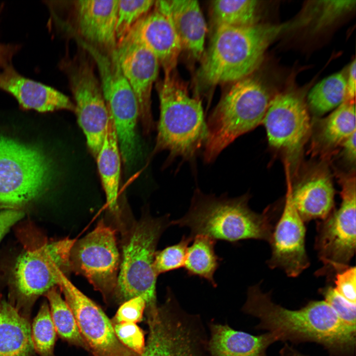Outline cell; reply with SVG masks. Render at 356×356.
<instances>
[{
	"label": "cell",
	"mask_w": 356,
	"mask_h": 356,
	"mask_svg": "<svg viewBox=\"0 0 356 356\" xmlns=\"http://www.w3.org/2000/svg\"><path fill=\"white\" fill-rule=\"evenodd\" d=\"M242 310L257 317L258 329L274 334L278 340L312 342L323 346L332 355L348 356L354 352L356 328L342 321L325 301H311L291 310L271 300L260 284L250 286Z\"/></svg>",
	"instance_id": "obj_1"
},
{
	"label": "cell",
	"mask_w": 356,
	"mask_h": 356,
	"mask_svg": "<svg viewBox=\"0 0 356 356\" xmlns=\"http://www.w3.org/2000/svg\"><path fill=\"white\" fill-rule=\"evenodd\" d=\"M246 195L228 198L205 194L197 189L188 211L171 225L186 227L190 236L204 235L232 244L245 239L262 240L269 243L275 218L269 211H252Z\"/></svg>",
	"instance_id": "obj_2"
},
{
	"label": "cell",
	"mask_w": 356,
	"mask_h": 356,
	"mask_svg": "<svg viewBox=\"0 0 356 356\" xmlns=\"http://www.w3.org/2000/svg\"><path fill=\"white\" fill-rule=\"evenodd\" d=\"M291 24L217 26L200 76L209 85L235 82L259 66L269 44Z\"/></svg>",
	"instance_id": "obj_3"
},
{
	"label": "cell",
	"mask_w": 356,
	"mask_h": 356,
	"mask_svg": "<svg viewBox=\"0 0 356 356\" xmlns=\"http://www.w3.org/2000/svg\"><path fill=\"white\" fill-rule=\"evenodd\" d=\"M158 91L160 113L154 151L167 150L170 159L194 158L207 136L201 102L191 97L171 73L165 74Z\"/></svg>",
	"instance_id": "obj_4"
},
{
	"label": "cell",
	"mask_w": 356,
	"mask_h": 356,
	"mask_svg": "<svg viewBox=\"0 0 356 356\" xmlns=\"http://www.w3.org/2000/svg\"><path fill=\"white\" fill-rule=\"evenodd\" d=\"M171 225L169 215L154 218L146 216L126 233L122 244L117 283L113 299L118 304L136 297L146 302V314L157 309V275L153 264L156 247Z\"/></svg>",
	"instance_id": "obj_5"
},
{
	"label": "cell",
	"mask_w": 356,
	"mask_h": 356,
	"mask_svg": "<svg viewBox=\"0 0 356 356\" xmlns=\"http://www.w3.org/2000/svg\"><path fill=\"white\" fill-rule=\"evenodd\" d=\"M233 83L206 122L203 156L207 163L214 161L239 136L262 124L270 101L257 80L245 78Z\"/></svg>",
	"instance_id": "obj_6"
},
{
	"label": "cell",
	"mask_w": 356,
	"mask_h": 356,
	"mask_svg": "<svg viewBox=\"0 0 356 356\" xmlns=\"http://www.w3.org/2000/svg\"><path fill=\"white\" fill-rule=\"evenodd\" d=\"M54 176L52 162L43 151L0 135V204L19 206L36 200Z\"/></svg>",
	"instance_id": "obj_7"
},
{
	"label": "cell",
	"mask_w": 356,
	"mask_h": 356,
	"mask_svg": "<svg viewBox=\"0 0 356 356\" xmlns=\"http://www.w3.org/2000/svg\"><path fill=\"white\" fill-rule=\"evenodd\" d=\"M146 316L149 334L140 356H209L201 318L182 309L171 289L164 303Z\"/></svg>",
	"instance_id": "obj_8"
},
{
	"label": "cell",
	"mask_w": 356,
	"mask_h": 356,
	"mask_svg": "<svg viewBox=\"0 0 356 356\" xmlns=\"http://www.w3.org/2000/svg\"><path fill=\"white\" fill-rule=\"evenodd\" d=\"M94 66L89 54L80 45L75 55H66L59 63L74 97L78 123L95 158L105 136L109 115Z\"/></svg>",
	"instance_id": "obj_9"
},
{
	"label": "cell",
	"mask_w": 356,
	"mask_h": 356,
	"mask_svg": "<svg viewBox=\"0 0 356 356\" xmlns=\"http://www.w3.org/2000/svg\"><path fill=\"white\" fill-rule=\"evenodd\" d=\"M82 46L97 69L103 95L114 121L121 157L125 165L130 166L139 151L136 134L139 108L136 96L122 72L115 50L108 54L87 44Z\"/></svg>",
	"instance_id": "obj_10"
},
{
	"label": "cell",
	"mask_w": 356,
	"mask_h": 356,
	"mask_svg": "<svg viewBox=\"0 0 356 356\" xmlns=\"http://www.w3.org/2000/svg\"><path fill=\"white\" fill-rule=\"evenodd\" d=\"M341 178L340 207L317 225L314 247L323 264L317 275L329 277L345 269L356 252V178Z\"/></svg>",
	"instance_id": "obj_11"
},
{
	"label": "cell",
	"mask_w": 356,
	"mask_h": 356,
	"mask_svg": "<svg viewBox=\"0 0 356 356\" xmlns=\"http://www.w3.org/2000/svg\"><path fill=\"white\" fill-rule=\"evenodd\" d=\"M71 271L86 278L107 302L113 299L120 265L115 230L100 220L76 241L70 257Z\"/></svg>",
	"instance_id": "obj_12"
},
{
	"label": "cell",
	"mask_w": 356,
	"mask_h": 356,
	"mask_svg": "<svg viewBox=\"0 0 356 356\" xmlns=\"http://www.w3.org/2000/svg\"><path fill=\"white\" fill-rule=\"evenodd\" d=\"M75 241L68 237L51 241L19 256L13 284L22 301L32 302L58 286L61 275L71 271L70 253Z\"/></svg>",
	"instance_id": "obj_13"
},
{
	"label": "cell",
	"mask_w": 356,
	"mask_h": 356,
	"mask_svg": "<svg viewBox=\"0 0 356 356\" xmlns=\"http://www.w3.org/2000/svg\"><path fill=\"white\" fill-rule=\"evenodd\" d=\"M118 0H78L72 3V20L51 18L64 32L101 52L111 53L117 40L116 25Z\"/></svg>",
	"instance_id": "obj_14"
},
{
	"label": "cell",
	"mask_w": 356,
	"mask_h": 356,
	"mask_svg": "<svg viewBox=\"0 0 356 356\" xmlns=\"http://www.w3.org/2000/svg\"><path fill=\"white\" fill-rule=\"evenodd\" d=\"M58 286L94 356H110L129 350L119 341L111 321L102 309L75 286L66 275L60 276Z\"/></svg>",
	"instance_id": "obj_15"
},
{
	"label": "cell",
	"mask_w": 356,
	"mask_h": 356,
	"mask_svg": "<svg viewBox=\"0 0 356 356\" xmlns=\"http://www.w3.org/2000/svg\"><path fill=\"white\" fill-rule=\"evenodd\" d=\"M115 52L122 72L136 96L143 132L148 134L154 128L151 96L160 63L150 49L128 35L117 43Z\"/></svg>",
	"instance_id": "obj_16"
},
{
	"label": "cell",
	"mask_w": 356,
	"mask_h": 356,
	"mask_svg": "<svg viewBox=\"0 0 356 356\" xmlns=\"http://www.w3.org/2000/svg\"><path fill=\"white\" fill-rule=\"evenodd\" d=\"M284 208L272 234L271 255L267 261L271 268L283 270L289 277L300 275L310 266L305 248L306 228L293 203L289 175Z\"/></svg>",
	"instance_id": "obj_17"
},
{
	"label": "cell",
	"mask_w": 356,
	"mask_h": 356,
	"mask_svg": "<svg viewBox=\"0 0 356 356\" xmlns=\"http://www.w3.org/2000/svg\"><path fill=\"white\" fill-rule=\"evenodd\" d=\"M262 124L269 144L289 154L300 151L310 130V117L303 101L290 93L271 99Z\"/></svg>",
	"instance_id": "obj_18"
},
{
	"label": "cell",
	"mask_w": 356,
	"mask_h": 356,
	"mask_svg": "<svg viewBox=\"0 0 356 356\" xmlns=\"http://www.w3.org/2000/svg\"><path fill=\"white\" fill-rule=\"evenodd\" d=\"M153 8L126 35L146 46L157 58L165 74L171 73L182 46L168 13L166 0L155 1Z\"/></svg>",
	"instance_id": "obj_19"
},
{
	"label": "cell",
	"mask_w": 356,
	"mask_h": 356,
	"mask_svg": "<svg viewBox=\"0 0 356 356\" xmlns=\"http://www.w3.org/2000/svg\"><path fill=\"white\" fill-rule=\"evenodd\" d=\"M0 89L12 95L25 110L43 113L75 110L74 104L68 96L52 87L24 76L12 64L0 68Z\"/></svg>",
	"instance_id": "obj_20"
},
{
	"label": "cell",
	"mask_w": 356,
	"mask_h": 356,
	"mask_svg": "<svg viewBox=\"0 0 356 356\" xmlns=\"http://www.w3.org/2000/svg\"><path fill=\"white\" fill-rule=\"evenodd\" d=\"M293 203L303 221L322 220L333 210L334 189L328 174L314 172L291 189Z\"/></svg>",
	"instance_id": "obj_21"
},
{
	"label": "cell",
	"mask_w": 356,
	"mask_h": 356,
	"mask_svg": "<svg viewBox=\"0 0 356 356\" xmlns=\"http://www.w3.org/2000/svg\"><path fill=\"white\" fill-rule=\"evenodd\" d=\"M209 328V356H267V348L278 340L271 333L254 336L227 324L212 323Z\"/></svg>",
	"instance_id": "obj_22"
},
{
	"label": "cell",
	"mask_w": 356,
	"mask_h": 356,
	"mask_svg": "<svg viewBox=\"0 0 356 356\" xmlns=\"http://www.w3.org/2000/svg\"><path fill=\"white\" fill-rule=\"evenodd\" d=\"M168 13L180 42L196 58L202 56L206 24L198 2L193 0H166Z\"/></svg>",
	"instance_id": "obj_23"
},
{
	"label": "cell",
	"mask_w": 356,
	"mask_h": 356,
	"mask_svg": "<svg viewBox=\"0 0 356 356\" xmlns=\"http://www.w3.org/2000/svg\"><path fill=\"white\" fill-rule=\"evenodd\" d=\"M34 351L28 320L14 306L0 300V356H33Z\"/></svg>",
	"instance_id": "obj_24"
},
{
	"label": "cell",
	"mask_w": 356,
	"mask_h": 356,
	"mask_svg": "<svg viewBox=\"0 0 356 356\" xmlns=\"http://www.w3.org/2000/svg\"><path fill=\"white\" fill-rule=\"evenodd\" d=\"M109 115L105 136L95 159L107 206L111 212L116 213L119 210L121 155L114 121L109 111Z\"/></svg>",
	"instance_id": "obj_25"
},
{
	"label": "cell",
	"mask_w": 356,
	"mask_h": 356,
	"mask_svg": "<svg viewBox=\"0 0 356 356\" xmlns=\"http://www.w3.org/2000/svg\"><path fill=\"white\" fill-rule=\"evenodd\" d=\"M191 242L187 248L183 267L187 275L204 279L216 287L214 274L222 261L215 252L217 241L207 235H197Z\"/></svg>",
	"instance_id": "obj_26"
},
{
	"label": "cell",
	"mask_w": 356,
	"mask_h": 356,
	"mask_svg": "<svg viewBox=\"0 0 356 356\" xmlns=\"http://www.w3.org/2000/svg\"><path fill=\"white\" fill-rule=\"evenodd\" d=\"M347 99V80L340 72L319 82L312 88L308 96L310 108L319 115L337 108Z\"/></svg>",
	"instance_id": "obj_27"
},
{
	"label": "cell",
	"mask_w": 356,
	"mask_h": 356,
	"mask_svg": "<svg viewBox=\"0 0 356 356\" xmlns=\"http://www.w3.org/2000/svg\"><path fill=\"white\" fill-rule=\"evenodd\" d=\"M44 295L49 302L50 314L56 333L60 337L71 345L90 351L71 310L62 299L57 286L51 288Z\"/></svg>",
	"instance_id": "obj_28"
},
{
	"label": "cell",
	"mask_w": 356,
	"mask_h": 356,
	"mask_svg": "<svg viewBox=\"0 0 356 356\" xmlns=\"http://www.w3.org/2000/svg\"><path fill=\"white\" fill-rule=\"evenodd\" d=\"M354 102L346 101L335 109L322 123L321 139L328 147L341 145L356 132Z\"/></svg>",
	"instance_id": "obj_29"
},
{
	"label": "cell",
	"mask_w": 356,
	"mask_h": 356,
	"mask_svg": "<svg viewBox=\"0 0 356 356\" xmlns=\"http://www.w3.org/2000/svg\"><path fill=\"white\" fill-rule=\"evenodd\" d=\"M258 1L254 0H214L212 3L214 20L217 26H248L255 24Z\"/></svg>",
	"instance_id": "obj_30"
},
{
	"label": "cell",
	"mask_w": 356,
	"mask_h": 356,
	"mask_svg": "<svg viewBox=\"0 0 356 356\" xmlns=\"http://www.w3.org/2000/svg\"><path fill=\"white\" fill-rule=\"evenodd\" d=\"M31 337L34 350L40 356H55L56 331L46 302L42 305L34 319Z\"/></svg>",
	"instance_id": "obj_31"
},
{
	"label": "cell",
	"mask_w": 356,
	"mask_h": 356,
	"mask_svg": "<svg viewBox=\"0 0 356 356\" xmlns=\"http://www.w3.org/2000/svg\"><path fill=\"white\" fill-rule=\"evenodd\" d=\"M152 0H118L116 25L117 43L153 7Z\"/></svg>",
	"instance_id": "obj_32"
},
{
	"label": "cell",
	"mask_w": 356,
	"mask_h": 356,
	"mask_svg": "<svg viewBox=\"0 0 356 356\" xmlns=\"http://www.w3.org/2000/svg\"><path fill=\"white\" fill-rule=\"evenodd\" d=\"M192 240L190 236L183 235L178 243L156 251L153 266L157 276L184 267L187 248Z\"/></svg>",
	"instance_id": "obj_33"
},
{
	"label": "cell",
	"mask_w": 356,
	"mask_h": 356,
	"mask_svg": "<svg viewBox=\"0 0 356 356\" xmlns=\"http://www.w3.org/2000/svg\"><path fill=\"white\" fill-rule=\"evenodd\" d=\"M324 300L346 324L356 328V304L351 303L339 294L333 286L328 285L319 289Z\"/></svg>",
	"instance_id": "obj_34"
},
{
	"label": "cell",
	"mask_w": 356,
	"mask_h": 356,
	"mask_svg": "<svg viewBox=\"0 0 356 356\" xmlns=\"http://www.w3.org/2000/svg\"><path fill=\"white\" fill-rule=\"evenodd\" d=\"M112 325L119 341L126 348L141 356L145 345L143 330L135 323H121Z\"/></svg>",
	"instance_id": "obj_35"
},
{
	"label": "cell",
	"mask_w": 356,
	"mask_h": 356,
	"mask_svg": "<svg viewBox=\"0 0 356 356\" xmlns=\"http://www.w3.org/2000/svg\"><path fill=\"white\" fill-rule=\"evenodd\" d=\"M145 308L146 302L142 297L131 298L121 304L111 322L136 324L142 320Z\"/></svg>",
	"instance_id": "obj_36"
},
{
	"label": "cell",
	"mask_w": 356,
	"mask_h": 356,
	"mask_svg": "<svg viewBox=\"0 0 356 356\" xmlns=\"http://www.w3.org/2000/svg\"><path fill=\"white\" fill-rule=\"evenodd\" d=\"M320 12L315 25L317 30L328 25L338 16L351 9L356 3L355 0H326L319 1Z\"/></svg>",
	"instance_id": "obj_37"
},
{
	"label": "cell",
	"mask_w": 356,
	"mask_h": 356,
	"mask_svg": "<svg viewBox=\"0 0 356 356\" xmlns=\"http://www.w3.org/2000/svg\"><path fill=\"white\" fill-rule=\"evenodd\" d=\"M334 278L336 291L349 302L356 304V268L348 267L335 274Z\"/></svg>",
	"instance_id": "obj_38"
},
{
	"label": "cell",
	"mask_w": 356,
	"mask_h": 356,
	"mask_svg": "<svg viewBox=\"0 0 356 356\" xmlns=\"http://www.w3.org/2000/svg\"><path fill=\"white\" fill-rule=\"evenodd\" d=\"M24 216V212L17 209H6L0 212V242L10 228Z\"/></svg>",
	"instance_id": "obj_39"
},
{
	"label": "cell",
	"mask_w": 356,
	"mask_h": 356,
	"mask_svg": "<svg viewBox=\"0 0 356 356\" xmlns=\"http://www.w3.org/2000/svg\"><path fill=\"white\" fill-rule=\"evenodd\" d=\"M3 9V5L0 6V15ZM20 48L19 45L0 43V68L11 64L14 55Z\"/></svg>",
	"instance_id": "obj_40"
},
{
	"label": "cell",
	"mask_w": 356,
	"mask_h": 356,
	"mask_svg": "<svg viewBox=\"0 0 356 356\" xmlns=\"http://www.w3.org/2000/svg\"><path fill=\"white\" fill-rule=\"evenodd\" d=\"M356 132L346 139L341 144L343 147L344 155L351 163H354L356 158Z\"/></svg>",
	"instance_id": "obj_41"
},
{
	"label": "cell",
	"mask_w": 356,
	"mask_h": 356,
	"mask_svg": "<svg viewBox=\"0 0 356 356\" xmlns=\"http://www.w3.org/2000/svg\"><path fill=\"white\" fill-rule=\"evenodd\" d=\"M356 60L355 59L349 67V75L347 81V101L353 102L356 95Z\"/></svg>",
	"instance_id": "obj_42"
},
{
	"label": "cell",
	"mask_w": 356,
	"mask_h": 356,
	"mask_svg": "<svg viewBox=\"0 0 356 356\" xmlns=\"http://www.w3.org/2000/svg\"><path fill=\"white\" fill-rule=\"evenodd\" d=\"M110 356H139V355L137 354L136 353L132 351L131 350H129L128 351H127L126 352L117 354V355H115Z\"/></svg>",
	"instance_id": "obj_43"
}]
</instances>
